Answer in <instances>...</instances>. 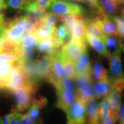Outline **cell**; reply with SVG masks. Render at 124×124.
Masks as SVG:
<instances>
[{
    "label": "cell",
    "mask_w": 124,
    "mask_h": 124,
    "mask_svg": "<svg viewBox=\"0 0 124 124\" xmlns=\"http://www.w3.org/2000/svg\"><path fill=\"white\" fill-rule=\"evenodd\" d=\"M28 19L27 16L17 17L5 23V46L15 48L27 32Z\"/></svg>",
    "instance_id": "obj_1"
},
{
    "label": "cell",
    "mask_w": 124,
    "mask_h": 124,
    "mask_svg": "<svg viewBox=\"0 0 124 124\" xmlns=\"http://www.w3.org/2000/svg\"><path fill=\"white\" fill-rule=\"evenodd\" d=\"M53 85L55 87L58 96L56 106L66 112L74 103L77 97L73 82L70 79L64 77Z\"/></svg>",
    "instance_id": "obj_2"
},
{
    "label": "cell",
    "mask_w": 124,
    "mask_h": 124,
    "mask_svg": "<svg viewBox=\"0 0 124 124\" xmlns=\"http://www.w3.org/2000/svg\"><path fill=\"white\" fill-rule=\"evenodd\" d=\"M36 90V82L29 79L23 86L12 92L16 101L17 111H23L28 108Z\"/></svg>",
    "instance_id": "obj_3"
},
{
    "label": "cell",
    "mask_w": 124,
    "mask_h": 124,
    "mask_svg": "<svg viewBox=\"0 0 124 124\" xmlns=\"http://www.w3.org/2000/svg\"><path fill=\"white\" fill-rule=\"evenodd\" d=\"M86 102L77 95L75 101L65 112L67 117V124H86Z\"/></svg>",
    "instance_id": "obj_4"
},
{
    "label": "cell",
    "mask_w": 124,
    "mask_h": 124,
    "mask_svg": "<svg viewBox=\"0 0 124 124\" xmlns=\"http://www.w3.org/2000/svg\"><path fill=\"white\" fill-rule=\"evenodd\" d=\"M49 9L51 12L58 16L67 15H82L85 12L83 8L79 5L60 0L52 3Z\"/></svg>",
    "instance_id": "obj_5"
},
{
    "label": "cell",
    "mask_w": 124,
    "mask_h": 124,
    "mask_svg": "<svg viewBox=\"0 0 124 124\" xmlns=\"http://www.w3.org/2000/svg\"><path fill=\"white\" fill-rule=\"evenodd\" d=\"M86 49V42L71 40L70 42L63 46L61 52L64 56L75 64Z\"/></svg>",
    "instance_id": "obj_6"
},
{
    "label": "cell",
    "mask_w": 124,
    "mask_h": 124,
    "mask_svg": "<svg viewBox=\"0 0 124 124\" xmlns=\"http://www.w3.org/2000/svg\"><path fill=\"white\" fill-rule=\"evenodd\" d=\"M60 51L61 50L58 49L54 53L50 55L52 59V65L50 71L46 79L52 85L59 81L64 77L60 59Z\"/></svg>",
    "instance_id": "obj_7"
},
{
    "label": "cell",
    "mask_w": 124,
    "mask_h": 124,
    "mask_svg": "<svg viewBox=\"0 0 124 124\" xmlns=\"http://www.w3.org/2000/svg\"><path fill=\"white\" fill-rule=\"evenodd\" d=\"M121 55V52H117L110 54L108 57L110 65L109 78L111 81L124 78Z\"/></svg>",
    "instance_id": "obj_8"
},
{
    "label": "cell",
    "mask_w": 124,
    "mask_h": 124,
    "mask_svg": "<svg viewBox=\"0 0 124 124\" xmlns=\"http://www.w3.org/2000/svg\"><path fill=\"white\" fill-rule=\"evenodd\" d=\"M123 5L124 0H99V9L97 14L113 17Z\"/></svg>",
    "instance_id": "obj_9"
},
{
    "label": "cell",
    "mask_w": 124,
    "mask_h": 124,
    "mask_svg": "<svg viewBox=\"0 0 124 124\" xmlns=\"http://www.w3.org/2000/svg\"><path fill=\"white\" fill-rule=\"evenodd\" d=\"M94 20L100 26L105 35H117L116 25L112 17L101 15L99 16Z\"/></svg>",
    "instance_id": "obj_10"
},
{
    "label": "cell",
    "mask_w": 124,
    "mask_h": 124,
    "mask_svg": "<svg viewBox=\"0 0 124 124\" xmlns=\"http://www.w3.org/2000/svg\"><path fill=\"white\" fill-rule=\"evenodd\" d=\"M86 124H101L99 113V104L95 99H93L87 103Z\"/></svg>",
    "instance_id": "obj_11"
},
{
    "label": "cell",
    "mask_w": 124,
    "mask_h": 124,
    "mask_svg": "<svg viewBox=\"0 0 124 124\" xmlns=\"http://www.w3.org/2000/svg\"><path fill=\"white\" fill-rule=\"evenodd\" d=\"M112 89V83L109 78L107 79L97 81L93 86V90L95 98H106Z\"/></svg>",
    "instance_id": "obj_12"
},
{
    "label": "cell",
    "mask_w": 124,
    "mask_h": 124,
    "mask_svg": "<svg viewBox=\"0 0 124 124\" xmlns=\"http://www.w3.org/2000/svg\"><path fill=\"white\" fill-rule=\"evenodd\" d=\"M59 47L60 46L57 42L54 35L40 41L37 46V49L40 52L46 53L48 55L54 53Z\"/></svg>",
    "instance_id": "obj_13"
},
{
    "label": "cell",
    "mask_w": 124,
    "mask_h": 124,
    "mask_svg": "<svg viewBox=\"0 0 124 124\" xmlns=\"http://www.w3.org/2000/svg\"><path fill=\"white\" fill-rule=\"evenodd\" d=\"M52 65V59L50 55H45L37 61L36 80L46 78L50 71Z\"/></svg>",
    "instance_id": "obj_14"
},
{
    "label": "cell",
    "mask_w": 124,
    "mask_h": 124,
    "mask_svg": "<svg viewBox=\"0 0 124 124\" xmlns=\"http://www.w3.org/2000/svg\"><path fill=\"white\" fill-rule=\"evenodd\" d=\"M71 40L86 42V23L82 16L78 19L72 27L71 31Z\"/></svg>",
    "instance_id": "obj_15"
},
{
    "label": "cell",
    "mask_w": 124,
    "mask_h": 124,
    "mask_svg": "<svg viewBox=\"0 0 124 124\" xmlns=\"http://www.w3.org/2000/svg\"><path fill=\"white\" fill-rule=\"evenodd\" d=\"M103 41L110 54L124 51V44L117 35H105Z\"/></svg>",
    "instance_id": "obj_16"
},
{
    "label": "cell",
    "mask_w": 124,
    "mask_h": 124,
    "mask_svg": "<svg viewBox=\"0 0 124 124\" xmlns=\"http://www.w3.org/2000/svg\"><path fill=\"white\" fill-rule=\"evenodd\" d=\"M19 59V55L16 47L12 48L4 46L3 50L0 52V66L7 63H14Z\"/></svg>",
    "instance_id": "obj_17"
},
{
    "label": "cell",
    "mask_w": 124,
    "mask_h": 124,
    "mask_svg": "<svg viewBox=\"0 0 124 124\" xmlns=\"http://www.w3.org/2000/svg\"><path fill=\"white\" fill-rule=\"evenodd\" d=\"M86 36L103 40L105 34L94 19H85Z\"/></svg>",
    "instance_id": "obj_18"
},
{
    "label": "cell",
    "mask_w": 124,
    "mask_h": 124,
    "mask_svg": "<svg viewBox=\"0 0 124 124\" xmlns=\"http://www.w3.org/2000/svg\"><path fill=\"white\" fill-rule=\"evenodd\" d=\"M122 91L113 88L112 90L106 97L108 100L110 110L111 112L118 113L121 105V94Z\"/></svg>",
    "instance_id": "obj_19"
},
{
    "label": "cell",
    "mask_w": 124,
    "mask_h": 124,
    "mask_svg": "<svg viewBox=\"0 0 124 124\" xmlns=\"http://www.w3.org/2000/svg\"><path fill=\"white\" fill-rule=\"evenodd\" d=\"M39 40L36 38L34 32L26 33L20 40L17 46L19 50L33 49L38 46Z\"/></svg>",
    "instance_id": "obj_20"
},
{
    "label": "cell",
    "mask_w": 124,
    "mask_h": 124,
    "mask_svg": "<svg viewBox=\"0 0 124 124\" xmlns=\"http://www.w3.org/2000/svg\"><path fill=\"white\" fill-rule=\"evenodd\" d=\"M76 72L77 74L89 72L91 73V69L90 60L87 50H85L82 54L81 57L75 64Z\"/></svg>",
    "instance_id": "obj_21"
},
{
    "label": "cell",
    "mask_w": 124,
    "mask_h": 124,
    "mask_svg": "<svg viewBox=\"0 0 124 124\" xmlns=\"http://www.w3.org/2000/svg\"><path fill=\"white\" fill-rule=\"evenodd\" d=\"M86 42L101 55L108 58L110 54L103 40L86 36Z\"/></svg>",
    "instance_id": "obj_22"
},
{
    "label": "cell",
    "mask_w": 124,
    "mask_h": 124,
    "mask_svg": "<svg viewBox=\"0 0 124 124\" xmlns=\"http://www.w3.org/2000/svg\"><path fill=\"white\" fill-rule=\"evenodd\" d=\"M91 76L93 79L96 81L107 79L109 78L108 70L99 61H96L93 65L91 69Z\"/></svg>",
    "instance_id": "obj_23"
},
{
    "label": "cell",
    "mask_w": 124,
    "mask_h": 124,
    "mask_svg": "<svg viewBox=\"0 0 124 124\" xmlns=\"http://www.w3.org/2000/svg\"><path fill=\"white\" fill-rule=\"evenodd\" d=\"M60 59H61L64 77L70 79H73L77 75L75 64L69 59H68L66 56H64L62 54L61 51H60Z\"/></svg>",
    "instance_id": "obj_24"
},
{
    "label": "cell",
    "mask_w": 124,
    "mask_h": 124,
    "mask_svg": "<svg viewBox=\"0 0 124 124\" xmlns=\"http://www.w3.org/2000/svg\"><path fill=\"white\" fill-rule=\"evenodd\" d=\"M46 103H47V100L46 98H40L34 100L28 108L27 113L34 117L39 118L40 110L46 106Z\"/></svg>",
    "instance_id": "obj_25"
},
{
    "label": "cell",
    "mask_w": 124,
    "mask_h": 124,
    "mask_svg": "<svg viewBox=\"0 0 124 124\" xmlns=\"http://www.w3.org/2000/svg\"><path fill=\"white\" fill-rule=\"evenodd\" d=\"M56 27H49V26L41 25L36 29L34 33L38 39L40 41L46 39L48 37L53 36L55 33Z\"/></svg>",
    "instance_id": "obj_26"
},
{
    "label": "cell",
    "mask_w": 124,
    "mask_h": 124,
    "mask_svg": "<svg viewBox=\"0 0 124 124\" xmlns=\"http://www.w3.org/2000/svg\"><path fill=\"white\" fill-rule=\"evenodd\" d=\"M77 95L80 97L86 103L90 101L95 99L94 91L91 86H85L81 87H77L76 90Z\"/></svg>",
    "instance_id": "obj_27"
},
{
    "label": "cell",
    "mask_w": 124,
    "mask_h": 124,
    "mask_svg": "<svg viewBox=\"0 0 124 124\" xmlns=\"http://www.w3.org/2000/svg\"><path fill=\"white\" fill-rule=\"evenodd\" d=\"M77 87H81L85 86H91L93 84V78L91 73H82L77 74L75 78Z\"/></svg>",
    "instance_id": "obj_28"
},
{
    "label": "cell",
    "mask_w": 124,
    "mask_h": 124,
    "mask_svg": "<svg viewBox=\"0 0 124 124\" xmlns=\"http://www.w3.org/2000/svg\"><path fill=\"white\" fill-rule=\"evenodd\" d=\"M82 15H67L61 16L59 17V18H60V21L63 22V25L66 26L71 36V31H72V27L78 18H79Z\"/></svg>",
    "instance_id": "obj_29"
},
{
    "label": "cell",
    "mask_w": 124,
    "mask_h": 124,
    "mask_svg": "<svg viewBox=\"0 0 124 124\" xmlns=\"http://www.w3.org/2000/svg\"><path fill=\"white\" fill-rule=\"evenodd\" d=\"M69 35H70V34L64 25H61L58 28H56L54 36L60 46L64 44V40Z\"/></svg>",
    "instance_id": "obj_30"
},
{
    "label": "cell",
    "mask_w": 124,
    "mask_h": 124,
    "mask_svg": "<svg viewBox=\"0 0 124 124\" xmlns=\"http://www.w3.org/2000/svg\"><path fill=\"white\" fill-rule=\"evenodd\" d=\"M112 18L116 25V35L124 38V16L115 15Z\"/></svg>",
    "instance_id": "obj_31"
},
{
    "label": "cell",
    "mask_w": 124,
    "mask_h": 124,
    "mask_svg": "<svg viewBox=\"0 0 124 124\" xmlns=\"http://www.w3.org/2000/svg\"><path fill=\"white\" fill-rule=\"evenodd\" d=\"M31 0H7V5L9 8L16 10H24Z\"/></svg>",
    "instance_id": "obj_32"
},
{
    "label": "cell",
    "mask_w": 124,
    "mask_h": 124,
    "mask_svg": "<svg viewBox=\"0 0 124 124\" xmlns=\"http://www.w3.org/2000/svg\"><path fill=\"white\" fill-rule=\"evenodd\" d=\"M99 113L101 121L102 122L108 117L110 113V108L106 98H103L99 104Z\"/></svg>",
    "instance_id": "obj_33"
},
{
    "label": "cell",
    "mask_w": 124,
    "mask_h": 124,
    "mask_svg": "<svg viewBox=\"0 0 124 124\" xmlns=\"http://www.w3.org/2000/svg\"><path fill=\"white\" fill-rule=\"evenodd\" d=\"M58 16L56 15L52 12H46V15L41 20V25L55 27V25L58 21Z\"/></svg>",
    "instance_id": "obj_34"
},
{
    "label": "cell",
    "mask_w": 124,
    "mask_h": 124,
    "mask_svg": "<svg viewBox=\"0 0 124 124\" xmlns=\"http://www.w3.org/2000/svg\"><path fill=\"white\" fill-rule=\"evenodd\" d=\"M13 66L14 63H7L0 66V82L1 83L6 80Z\"/></svg>",
    "instance_id": "obj_35"
},
{
    "label": "cell",
    "mask_w": 124,
    "mask_h": 124,
    "mask_svg": "<svg viewBox=\"0 0 124 124\" xmlns=\"http://www.w3.org/2000/svg\"><path fill=\"white\" fill-rule=\"evenodd\" d=\"M20 123L21 124H40L38 118L34 117L27 113L23 115L20 120Z\"/></svg>",
    "instance_id": "obj_36"
},
{
    "label": "cell",
    "mask_w": 124,
    "mask_h": 124,
    "mask_svg": "<svg viewBox=\"0 0 124 124\" xmlns=\"http://www.w3.org/2000/svg\"><path fill=\"white\" fill-rule=\"evenodd\" d=\"M57 0H31L36 5L42 8H49L51 5Z\"/></svg>",
    "instance_id": "obj_37"
},
{
    "label": "cell",
    "mask_w": 124,
    "mask_h": 124,
    "mask_svg": "<svg viewBox=\"0 0 124 124\" xmlns=\"http://www.w3.org/2000/svg\"><path fill=\"white\" fill-rule=\"evenodd\" d=\"M118 120V115L117 113H113L110 110L108 116L102 122V124H115Z\"/></svg>",
    "instance_id": "obj_38"
},
{
    "label": "cell",
    "mask_w": 124,
    "mask_h": 124,
    "mask_svg": "<svg viewBox=\"0 0 124 124\" xmlns=\"http://www.w3.org/2000/svg\"><path fill=\"white\" fill-rule=\"evenodd\" d=\"M96 13L99 9V0H84Z\"/></svg>",
    "instance_id": "obj_39"
},
{
    "label": "cell",
    "mask_w": 124,
    "mask_h": 124,
    "mask_svg": "<svg viewBox=\"0 0 124 124\" xmlns=\"http://www.w3.org/2000/svg\"><path fill=\"white\" fill-rule=\"evenodd\" d=\"M118 119L120 122H124V103L121 105V107L119 109L118 113Z\"/></svg>",
    "instance_id": "obj_40"
},
{
    "label": "cell",
    "mask_w": 124,
    "mask_h": 124,
    "mask_svg": "<svg viewBox=\"0 0 124 124\" xmlns=\"http://www.w3.org/2000/svg\"><path fill=\"white\" fill-rule=\"evenodd\" d=\"M5 45V40L4 38V35L0 33V52L4 49Z\"/></svg>",
    "instance_id": "obj_41"
},
{
    "label": "cell",
    "mask_w": 124,
    "mask_h": 124,
    "mask_svg": "<svg viewBox=\"0 0 124 124\" xmlns=\"http://www.w3.org/2000/svg\"><path fill=\"white\" fill-rule=\"evenodd\" d=\"M7 4L5 2L4 0H0V10L7 8Z\"/></svg>",
    "instance_id": "obj_42"
},
{
    "label": "cell",
    "mask_w": 124,
    "mask_h": 124,
    "mask_svg": "<svg viewBox=\"0 0 124 124\" xmlns=\"http://www.w3.org/2000/svg\"><path fill=\"white\" fill-rule=\"evenodd\" d=\"M4 20V15L2 13H0V21H3Z\"/></svg>",
    "instance_id": "obj_43"
},
{
    "label": "cell",
    "mask_w": 124,
    "mask_h": 124,
    "mask_svg": "<svg viewBox=\"0 0 124 124\" xmlns=\"http://www.w3.org/2000/svg\"><path fill=\"white\" fill-rule=\"evenodd\" d=\"M1 89H3L2 85V83H1V82H0V90H1Z\"/></svg>",
    "instance_id": "obj_44"
},
{
    "label": "cell",
    "mask_w": 124,
    "mask_h": 124,
    "mask_svg": "<svg viewBox=\"0 0 124 124\" xmlns=\"http://www.w3.org/2000/svg\"><path fill=\"white\" fill-rule=\"evenodd\" d=\"M70 1H84V0H70Z\"/></svg>",
    "instance_id": "obj_45"
},
{
    "label": "cell",
    "mask_w": 124,
    "mask_h": 124,
    "mask_svg": "<svg viewBox=\"0 0 124 124\" xmlns=\"http://www.w3.org/2000/svg\"><path fill=\"white\" fill-rule=\"evenodd\" d=\"M122 15L124 16V9H123V10H122Z\"/></svg>",
    "instance_id": "obj_46"
},
{
    "label": "cell",
    "mask_w": 124,
    "mask_h": 124,
    "mask_svg": "<svg viewBox=\"0 0 124 124\" xmlns=\"http://www.w3.org/2000/svg\"><path fill=\"white\" fill-rule=\"evenodd\" d=\"M120 124H124V122H120Z\"/></svg>",
    "instance_id": "obj_47"
}]
</instances>
